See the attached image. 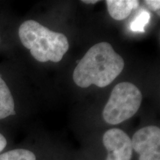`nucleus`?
I'll return each mask as SVG.
<instances>
[{
  "instance_id": "obj_1",
  "label": "nucleus",
  "mask_w": 160,
  "mask_h": 160,
  "mask_svg": "<svg viewBox=\"0 0 160 160\" xmlns=\"http://www.w3.org/2000/svg\"><path fill=\"white\" fill-rule=\"evenodd\" d=\"M125 62L111 44L100 42L90 48L73 71V79L80 88L92 85L105 88L123 71Z\"/></svg>"
},
{
  "instance_id": "obj_2",
  "label": "nucleus",
  "mask_w": 160,
  "mask_h": 160,
  "mask_svg": "<svg viewBox=\"0 0 160 160\" xmlns=\"http://www.w3.org/2000/svg\"><path fill=\"white\" fill-rule=\"evenodd\" d=\"M20 41L40 62H59L69 49L68 38L34 20H27L19 28Z\"/></svg>"
},
{
  "instance_id": "obj_3",
  "label": "nucleus",
  "mask_w": 160,
  "mask_h": 160,
  "mask_svg": "<svg viewBox=\"0 0 160 160\" xmlns=\"http://www.w3.org/2000/svg\"><path fill=\"white\" fill-rule=\"evenodd\" d=\"M142 99L141 91L135 85L128 82L117 84L104 108V120L114 125L129 119L139 109Z\"/></svg>"
},
{
  "instance_id": "obj_4",
  "label": "nucleus",
  "mask_w": 160,
  "mask_h": 160,
  "mask_svg": "<svg viewBox=\"0 0 160 160\" xmlns=\"http://www.w3.org/2000/svg\"><path fill=\"white\" fill-rule=\"evenodd\" d=\"M132 148L139 155V160H160V129L148 126L139 129L131 139Z\"/></svg>"
},
{
  "instance_id": "obj_5",
  "label": "nucleus",
  "mask_w": 160,
  "mask_h": 160,
  "mask_svg": "<svg viewBox=\"0 0 160 160\" xmlns=\"http://www.w3.org/2000/svg\"><path fill=\"white\" fill-rule=\"evenodd\" d=\"M102 142L108 151L106 160H131L133 153L131 139L119 128H112L104 133Z\"/></svg>"
},
{
  "instance_id": "obj_6",
  "label": "nucleus",
  "mask_w": 160,
  "mask_h": 160,
  "mask_svg": "<svg viewBox=\"0 0 160 160\" xmlns=\"http://www.w3.org/2000/svg\"><path fill=\"white\" fill-rule=\"evenodd\" d=\"M105 2L110 16L117 21L125 19L139 5L137 0H107Z\"/></svg>"
},
{
  "instance_id": "obj_7",
  "label": "nucleus",
  "mask_w": 160,
  "mask_h": 160,
  "mask_svg": "<svg viewBox=\"0 0 160 160\" xmlns=\"http://www.w3.org/2000/svg\"><path fill=\"white\" fill-rule=\"evenodd\" d=\"M15 114L13 97L5 82L0 77V119Z\"/></svg>"
},
{
  "instance_id": "obj_8",
  "label": "nucleus",
  "mask_w": 160,
  "mask_h": 160,
  "mask_svg": "<svg viewBox=\"0 0 160 160\" xmlns=\"http://www.w3.org/2000/svg\"><path fill=\"white\" fill-rule=\"evenodd\" d=\"M0 160H37V157L29 150L15 149L0 154Z\"/></svg>"
},
{
  "instance_id": "obj_9",
  "label": "nucleus",
  "mask_w": 160,
  "mask_h": 160,
  "mask_svg": "<svg viewBox=\"0 0 160 160\" xmlns=\"http://www.w3.org/2000/svg\"><path fill=\"white\" fill-rule=\"evenodd\" d=\"M150 19H151V14L149 12L145 9L141 10L131 22L130 28L132 31L144 33L145 26L149 22Z\"/></svg>"
},
{
  "instance_id": "obj_10",
  "label": "nucleus",
  "mask_w": 160,
  "mask_h": 160,
  "mask_svg": "<svg viewBox=\"0 0 160 160\" xmlns=\"http://www.w3.org/2000/svg\"><path fill=\"white\" fill-rule=\"evenodd\" d=\"M146 5L149 9L154 11H159L160 7V1L159 0H146L145 2Z\"/></svg>"
},
{
  "instance_id": "obj_11",
  "label": "nucleus",
  "mask_w": 160,
  "mask_h": 160,
  "mask_svg": "<svg viewBox=\"0 0 160 160\" xmlns=\"http://www.w3.org/2000/svg\"><path fill=\"white\" fill-rule=\"evenodd\" d=\"M6 145H7V140L5 137L0 133V153L5 148Z\"/></svg>"
},
{
  "instance_id": "obj_12",
  "label": "nucleus",
  "mask_w": 160,
  "mask_h": 160,
  "mask_svg": "<svg viewBox=\"0 0 160 160\" xmlns=\"http://www.w3.org/2000/svg\"><path fill=\"white\" fill-rule=\"evenodd\" d=\"M84 3L86 4H95L99 2L98 0H84V1H82Z\"/></svg>"
}]
</instances>
